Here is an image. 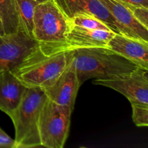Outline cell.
Listing matches in <instances>:
<instances>
[{"label": "cell", "instance_id": "cell-18", "mask_svg": "<svg viewBox=\"0 0 148 148\" xmlns=\"http://www.w3.org/2000/svg\"><path fill=\"white\" fill-rule=\"evenodd\" d=\"M132 15L142 25L148 29V8L144 7H133L131 9Z\"/></svg>", "mask_w": 148, "mask_h": 148}, {"label": "cell", "instance_id": "cell-17", "mask_svg": "<svg viewBox=\"0 0 148 148\" xmlns=\"http://www.w3.org/2000/svg\"><path fill=\"white\" fill-rule=\"evenodd\" d=\"M132 107V119L138 127L148 126V104L131 102Z\"/></svg>", "mask_w": 148, "mask_h": 148}, {"label": "cell", "instance_id": "cell-14", "mask_svg": "<svg viewBox=\"0 0 148 148\" xmlns=\"http://www.w3.org/2000/svg\"><path fill=\"white\" fill-rule=\"evenodd\" d=\"M0 17L4 33H14L20 26L15 0H0Z\"/></svg>", "mask_w": 148, "mask_h": 148}, {"label": "cell", "instance_id": "cell-13", "mask_svg": "<svg viewBox=\"0 0 148 148\" xmlns=\"http://www.w3.org/2000/svg\"><path fill=\"white\" fill-rule=\"evenodd\" d=\"M116 21L126 30L129 37L148 42V29L132 15L131 10L119 0H100Z\"/></svg>", "mask_w": 148, "mask_h": 148}, {"label": "cell", "instance_id": "cell-10", "mask_svg": "<svg viewBox=\"0 0 148 148\" xmlns=\"http://www.w3.org/2000/svg\"><path fill=\"white\" fill-rule=\"evenodd\" d=\"M106 47L140 67L148 69V42L115 33Z\"/></svg>", "mask_w": 148, "mask_h": 148}, {"label": "cell", "instance_id": "cell-11", "mask_svg": "<svg viewBox=\"0 0 148 148\" xmlns=\"http://www.w3.org/2000/svg\"><path fill=\"white\" fill-rule=\"evenodd\" d=\"M115 33L111 30H92L82 27L68 25L66 34V46L69 49L90 47H106Z\"/></svg>", "mask_w": 148, "mask_h": 148}, {"label": "cell", "instance_id": "cell-4", "mask_svg": "<svg viewBox=\"0 0 148 148\" xmlns=\"http://www.w3.org/2000/svg\"><path fill=\"white\" fill-rule=\"evenodd\" d=\"M69 21L53 0L38 3L33 16V37L39 45L67 48ZM68 49V48H67Z\"/></svg>", "mask_w": 148, "mask_h": 148}, {"label": "cell", "instance_id": "cell-2", "mask_svg": "<svg viewBox=\"0 0 148 148\" xmlns=\"http://www.w3.org/2000/svg\"><path fill=\"white\" fill-rule=\"evenodd\" d=\"M73 51L74 66L80 86L90 79H114L140 67L107 47L82 48Z\"/></svg>", "mask_w": 148, "mask_h": 148}, {"label": "cell", "instance_id": "cell-1", "mask_svg": "<svg viewBox=\"0 0 148 148\" xmlns=\"http://www.w3.org/2000/svg\"><path fill=\"white\" fill-rule=\"evenodd\" d=\"M67 48L39 45L12 72L27 88L50 86L73 59Z\"/></svg>", "mask_w": 148, "mask_h": 148}, {"label": "cell", "instance_id": "cell-21", "mask_svg": "<svg viewBox=\"0 0 148 148\" xmlns=\"http://www.w3.org/2000/svg\"><path fill=\"white\" fill-rule=\"evenodd\" d=\"M4 27H3V24L2 22H1V17H0V36H3L4 35Z\"/></svg>", "mask_w": 148, "mask_h": 148}, {"label": "cell", "instance_id": "cell-16", "mask_svg": "<svg viewBox=\"0 0 148 148\" xmlns=\"http://www.w3.org/2000/svg\"><path fill=\"white\" fill-rule=\"evenodd\" d=\"M69 24L77 27H85L92 30H112L101 20L93 15L88 14H77L68 19Z\"/></svg>", "mask_w": 148, "mask_h": 148}, {"label": "cell", "instance_id": "cell-3", "mask_svg": "<svg viewBox=\"0 0 148 148\" xmlns=\"http://www.w3.org/2000/svg\"><path fill=\"white\" fill-rule=\"evenodd\" d=\"M46 99L43 88H27L21 102L10 117L15 132L14 148L41 147L38 119Z\"/></svg>", "mask_w": 148, "mask_h": 148}, {"label": "cell", "instance_id": "cell-6", "mask_svg": "<svg viewBox=\"0 0 148 148\" xmlns=\"http://www.w3.org/2000/svg\"><path fill=\"white\" fill-rule=\"evenodd\" d=\"M38 46L21 27L15 33L0 36V75L16 69Z\"/></svg>", "mask_w": 148, "mask_h": 148}, {"label": "cell", "instance_id": "cell-15", "mask_svg": "<svg viewBox=\"0 0 148 148\" xmlns=\"http://www.w3.org/2000/svg\"><path fill=\"white\" fill-rule=\"evenodd\" d=\"M16 7L18 13L20 26L33 37V16L35 8L38 4L36 0H15Z\"/></svg>", "mask_w": 148, "mask_h": 148}, {"label": "cell", "instance_id": "cell-22", "mask_svg": "<svg viewBox=\"0 0 148 148\" xmlns=\"http://www.w3.org/2000/svg\"><path fill=\"white\" fill-rule=\"evenodd\" d=\"M36 1H37L38 2L40 3V2H43V1H47V0H36Z\"/></svg>", "mask_w": 148, "mask_h": 148}, {"label": "cell", "instance_id": "cell-19", "mask_svg": "<svg viewBox=\"0 0 148 148\" xmlns=\"http://www.w3.org/2000/svg\"><path fill=\"white\" fill-rule=\"evenodd\" d=\"M15 143L14 140L12 139L9 135H7L1 128H0V148H14Z\"/></svg>", "mask_w": 148, "mask_h": 148}, {"label": "cell", "instance_id": "cell-9", "mask_svg": "<svg viewBox=\"0 0 148 148\" xmlns=\"http://www.w3.org/2000/svg\"><path fill=\"white\" fill-rule=\"evenodd\" d=\"M79 87L72 59L57 79L50 86L43 90L48 99L51 101L74 109Z\"/></svg>", "mask_w": 148, "mask_h": 148}, {"label": "cell", "instance_id": "cell-20", "mask_svg": "<svg viewBox=\"0 0 148 148\" xmlns=\"http://www.w3.org/2000/svg\"><path fill=\"white\" fill-rule=\"evenodd\" d=\"M130 10L133 7H144L148 8V0H119Z\"/></svg>", "mask_w": 148, "mask_h": 148}, {"label": "cell", "instance_id": "cell-12", "mask_svg": "<svg viewBox=\"0 0 148 148\" xmlns=\"http://www.w3.org/2000/svg\"><path fill=\"white\" fill-rule=\"evenodd\" d=\"M27 87L11 71L0 75V110L11 117L23 99Z\"/></svg>", "mask_w": 148, "mask_h": 148}, {"label": "cell", "instance_id": "cell-7", "mask_svg": "<svg viewBox=\"0 0 148 148\" xmlns=\"http://www.w3.org/2000/svg\"><path fill=\"white\" fill-rule=\"evenodd\" d=\"M94 85L111 88L130 102L148 104V69L138 67L128 75L109 79H93Z\"/></svg>", "mask_w": 148, "mask_h": 148}, {"label": "cell", "instance_id": "cell-8", "mask_svg": "<svg viewBox=\"0 0 148 148\" xmlns=\"http://www.w3.org/2000/svg\"><path fill=\"white\" fill-rule=\"evenodd\" d=\"M67 19L77 14L93 15L105 23L113 32L128 36L100 0H53Z\"/></svg>", "mask_w": 148, "mask_h": 148}, {"label": "cell", "instance_id": "cell-5", "mask_svg": "<svg viewBox=\"0 0 148 148\" xmlns=\"http://www.w3.org/2000/svg\"><path fill=\"white\" fill-rule=\"evenodd\" d=\"M73 109L46 99L40 111L38 131L41 147L63 148L69 135Z\"/></svg>", "mask_w": 148, "mask_h": 148}]
</instances>
